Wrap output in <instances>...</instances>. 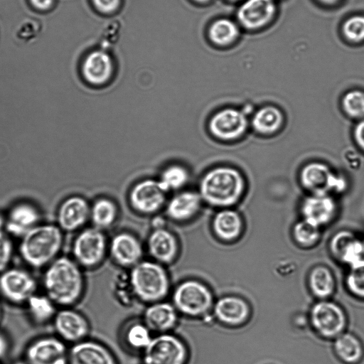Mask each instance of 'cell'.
<instances>
[{
    "instance_id": "cell-1",
    "label": "cell",
    "mask_w": 364,
    "mask_h": 364,
    "mask_svg": "<svg viewBox=\"0 0 364 364\" xmlns=\"http://www.w3.org/2000/svg\"><path fill=\"white\" fill-rule=\"evenodd\" d=\"M43 270V293L58 308L73 307L80 301L86 289L84 269L71 256L61 255Z\"/></svg>"
},
{
    "instance_id": "cell-2",
    "label": "cell",
    "mask_w": 364,
    "mask_h": 364,
    "mask_svg": "<svg viewBox=\"0 0 364 364\" xmlns=\"http://www.w3.org/2000/svg\"><path fill=\"white\" fill-rule=\"evenodd\" d=\"M64 242V232L58 225L40 223L20 238L18 252L28 267L43 269L61 255Z\"/></svg>"
},
{
    "instance_id": "cell-3",
    "label": "cell",
    "mask_w": 364,
    "mask_h": 364,
    "mask_svg": "<svg viewBox=\"0 0 364 364\" xmlns=\"http://www.w3.org/2000/svg\"><path fill=\"white\" fill-rule=\"evenodd\" d=\"M128 272L136 300L146 305L165 300L171 291L170 275L165 265L143 259Z\"/></svg>"
},
{
    "instance_id": "cell-4",
    "label": "cell",
    "mask_w": 364,
    "mask_h": 364,
    "mask_svg": "<svg viewBox=\"0 0 364 364\" xmlns=\"http://www.w3.org/2000/svg\"><path fill=\"white\" fill-rule=\"evenodd\" d=\"M200 188L201 196L210 205L229 206L241 197L244 181L237 170L230 167H218L204 176Z\"/></svg>"
},
{
    "instance_id": "cell-5",
    "label": "cell",
    "mask_w": 364,
    "mask_h": 364,
    "mask_svg": "<svg viewBox=\"0 0 364 364\" xmlns=\"http://www.w3.org/2000/svg\"><path fill=\"white\" fill-rule=\"evenodd\" d=\"M171 302L181 316L201 318L212 312L215 303L213 293L200 279H185L171 289Z\"/></svg>"
},
{
    "instance_id": "cell-6",
    "label": "cell",
    "mask_w": 364,
    "mask_h": 364,
    "mask_svg": "<svg viewBox=\"0 0 364 364\" xmlns=\"http://www.w3.org/2000/svg\"><path fill=\"white\" fill-rule=\"evenodd\" d=\"M108 245L103 230L93 226L83 228L73 240L70 256L83 269H94L108 255Z\"/></svg>"
},
{
    "instance_id": "cell-7",
    "label": "cell",
    "mask_w": 364,
    "mask_h": 364,
    "mask_svg": "<svg viewBox=\"0 0 364 364\" xmlns=\"http://www.w3.org/2000/svg\"><path fill=\"white\" fill-rule=\"evenodd\" d=\"M190 355L187 343L176 334H155L141 353L142 364H188Z\"/></svg>"
},
{
    "instance_id": "cell-8",
    "label": "cell",
    "mask_w": 364,
    "mask_h": 364,
    "mask_svg": "<svg viewBox=\"0 0 364 364\" xmlns=\"http://www.w3.org/2000/svg\"><path fill=\"white\" fill-rule=\"evenodd\" d=\"M38 288L36 278L23 267L11 266L0 274V296L12 305L24 306Z\"/></svg>"
},
{
    "instance_id": "cell-9",
    "label": "cell",
    "mask_w": 364,
    "mask_h": 364,
    "mask_svg": "<svg viewBox=\"0 0 364 364\" xmlns=\"http://www.w3.org/2000/svg\"><path fill=\"white\" fill-rule=\"evenodd\" d=\"M68 344L55 335H45L32 340L26 347L27 364H69Z\"/></svg>"
},
{
    "instance_id": "cell-10",
    "label": "cell",
    "mask_w": 364,
    "mask_h": 364,
    "mask_svg": "<svg viewBox=\"0 0 364 364\" xmlns=\"http://www.w3.org/2000/svg\"><path fill=\"white\" fill-rule=\"evenodd\" d=\"M51 323L55 335L70 346L87 338L90 332L89 320L73 306L58 308Z\"/></svg>"
},
{
    "instance_id": "cell-11",
    "label": "cell",
    "mask_w": 364,
    "mask_h": 364,
    "mask_svg": "<svg viewBox=\"0 0 364 364\" xmlns=\"http://www.w3.org/2000/svg\"><path fill=\"white\" fill-rule=\"evenodd\" d=\"M145 247L139 237L129 232L114 234L108 245V255L123 269H129L144 258Z\"/></svg>"
},
{
    "instance_id": "cell-12",
    "label": "cell",
    "mask_w": 364,
    "mask_h": 364,
    "mask_svg": "<svg viewBox=\"0 0 364 364\" xmlns=\"http://www.w3.org/2000/svg\"><path fill=\"white\" fill-rule=\"evenodd\" d=\"M145 250L149 259L163 265H169L178 259L181 245L178 237L168 229L156 227L148 235Z\"/></svg>"
},
{
    "instance_id": "cell-13",
    "label": "cell",
    "mask_w": 364,
    "mask_h": 364,
    "mask_svg": "<svg viewBox=\"0 0 364 364\" xmlns=\"http://www.w3.org/2000/svg\"><path fill=\"white\" fill-rule=\"evenodd\" d=\"M313 327L321 336L331 338L342 333L346 318L342 309L336 304L321 301L313 306L310 312Z\"/></svg>"
},
{
    "instance_id": "cell-14",
    "label": "cell",
    "mask_w": 364,
    "mask_h": 364,
    "mask_svg": "<svg viewBox=\"0 0 364 364\" xmlns=\"http://www.w3.org/2000/svg\"><path fill=\"white\" fill-rule=\"evenodd\" d=\"M301 181L313 193L340 192L346 187V181L343 176L335 174L328 166L318 162L309 164L303 168Z\"/></svg>"
},
{
    "instance_id": "cell-15",
    "label": "cell",
    "mask_w": 364,
    "mask_h": 364,
    "mask_svg": "<svg viewBox=\"0 0 364 364\" xmlns=\"http://www.w3.org/2000/svg\"><path fill=\"white\" fill-rule=\"evenodd\" d=\"M114 70L113 56L102 48H95L89 51L80 65L83 79L94 86H100L108 82L113 76Z\"/></svg>"
},
{
    "instance_id": "cell-16",
    "label": "cell",
    "mask_w": 364,
    "mask_h": 364,
    "mask_svg": "<svg viewBox=\"0 0 364 364\" xmlns=\"http://www.w3.org/2000/svg\"><path fill=\"white\" fill-rule=\"evenodd\" d=\"M69 364H119L112 351L103 343L86 338L71 345L68 350Z\"/></svg>"
},
{
    "instance_id": "cell-17",
    "label": "cell",
    "mask_w": 364,
    "mask_h": 364,
    "mask_svg": "<svg viewBox=\"0 0 364 364\" xmlns=\"http://www.w3.org/2000/svg\"><path fill=\"white\" fill-rule=\"evenodd\" d=\"M179 316L171 301L162 300L147 304L141 317L154 334H159L172 332Z\"/></svg>"
},
{
    "instance_id": "cell-18",
    "label": "cell",
    "mask_w": 364,
    "mask_h": 364,
    "mask_svg": "<svg viewBox=\"0 0 364 364\" xmlns=\"http://www.w3.org/2000/svg\"><path fill=\"white\" fill-rule=\"evenodd\" d=\"M165 192L159 181H142L136 184L131 191L129 198L132 206L141 213H154L163 205Z\"/></svg>"
},
{
    "instance_id": "cell-19",
    "label": "cell",
    "mask_w": 364,
    "mask_h": 364,
    "mask_svg": "<svg viewBox=\"0 0 364 364\" xmlns=\"http://www.w3.org/2000/svg\"><path fill=\"white\" fill-rule=\"evenodd\" d=\"M245 115L235 109L227 108L215 114L209 122V129L215 137L230 140L240 137L247 129Z\"/></svg>"
},
{
    "instance_id": "cell-20",
    "label": "cell",
    "mask_w": 364,
    "mask_h": 364,
    "mask_svg": "<svg viewBox=\"0 0 364 364\" xmlns=\"http://www.w3.org/2000/svg\"><path fill=\"white\" fill-rule=\"evenodd\" d=\"M90 216L87 201L79 197L73 196L63 202L58 215V226L64 232H73L82 230Z\"/></svg>"
},
{
    "instance_id": "cell-21",
    "label": "cell",
    "mask_w": 364,
    "mask_h": 364,
    "mask_svg": "<svg viewBox=\"0 0 364 364\" xmlns=\"http://www.w3.org/2000/svg\"><path fill=\"white\" fill-rule=\"evenodd\" d=\"M40 214L28 203H19L11 208L5 221L6 233L11 237L21 238L40 224Z\"/></svg>"
},
{
    "instance_id": "cell-22",
    "label": "cell",
    "mask_w": 364,
    "mask_h": 364,
    "mask_svg": "<svg viewBox=\"0 0 364 364\" xmlns=\"http://www.w3.org/2000/svg\"><path fill=\"white\" fill-rule=\"evenodd\" d=\"M335 211L334 200L326 193H313L305 198L301 205L304 220L318 228L328 223Z\"/></svg>"
},
{
    "instance_id": "cell-23",
    "label": "cell",
    "mask_w": 364,
    "mask_h": 364,
    "mask_svg": "<svg viewBox=\"0 0 364 364\" xmlns=\"http://www.w3.org/2000/svg\"><path fill=\"white\" fill-rule=\"evenodd\" d=\"M119 333L123 347L129 351L141 354L154 336L141 317L132 318L125 321Z\"/></svg>"
},
{
    "instance_id": "cell-24",
    "label": "cell",
    "mask_w": 364,
    "mask_h": 364,
    "mask_svg": "<svg viewBox=\"0 0 364 364\" xmlns=\"http://www.w3.org/2000/svg\"><path fill=\"white\" fill-rule=\"evenodd\" d=\"M212 313L219 322L236 326L247 318L250 309L242 299L235 296H225L215 301Z\"/></svg>"
},
{
    "instance_id": "cell-25",
    "label": "cell",
    "mask_w": 364,
    "mask_h": 364,
    "mask_svg": "<svg viewBox=\"0 0 364 364\" xmlns=\"http://www.w3.org/2000/svg\"><path fill=\"white\" fill-rule=\"evenodd\" d=\"M275 11L274 0H247L237 11V18L245 27L257 28L266 24Z\"/></svg>"
},
{
    "instance_id": "cell-26",
    "label": "cell",
    "mask_w": 364,
    "mask_h": 364,
    "mask_svg": "<svg viewBox=\"0 0 364 364\" xmlns=\"http://www.w3.org/2000/svg\"><path fill=\"white\" fill-rule=\"evenodd\" d=\"M333 254L350 266L364 259V242L347 231L337 233L331 241Z\"/></svg>"
},
{
    "instance_id": "cell-27",
    "label": "cell",
    "mask_w": 364,
    "mask_h": 364,
    "mask_svg": "<svg viewBox=\"0 0 364 364\" xmlns=\"http://www.w3.org/2000/svg\"><path fill=\"white\" fill-rule=\"evenodd\" d=\"M200 206L199 194L186 191L175 196L168 203L166 213L175 221L183 222L193 218Z\"/></svg>"
},
{
    "instance_id": "cell-28",
    "label": "cell",
    "mask_w": 364,
    "mask_h": 364,
    "mask_svg": "<svg viewBox=\"0 0 364 364\" xmlns=\"http://www.w3.org/2000/svg\"><path fill=\"white\" fill-rule=\"evenodd\" d=\"M24 306L31 321L37 326L52 323L58 309L57 305L43 292L33 294Z\"/></svg>"
},
{
    "instance_id": "cell-29",
    "label": "cell",
    "mask_w": 364,
    "mask_h": 364,
    "mask_svg": "<svg viewBox=\"0 0 364 364\" xmlns=\"http://www.w3.org/2000/svg\"><path fill=\"white\" fill-rule=\"evenodd\" d=\"M214 234L220 240L230 242L237 238L242 230V220L235 211L224 210L218 212L212 223Z\"/></svg>"
},
{
    "instance_id": "cell-30",
    "label": "cell",
    "mask_w": 364,
    "mask_h": 364,
    "mask_svg": "<svg viewBox=\"0 0 364 364\" xmlns=\"http://www.w3.org/2000/svg\"><path fill=\"white\" fill-rule=\"evenodd\" d=\"M334 350L338 358L345 364H358L364 356L360 340L351 333H341L336 337Z\"/></svg>"
},
{
    "instance_id": "cell-31",
    "label": "cell",
    "mask_w": 364,
    "mask_h": 364,
    "mask_svg": "<svg viewBox=\"0 0 364 364\" xmlns=\"http://www.w3.org/2000/svg\"><path fill=\"white\" fill-rule=\"evenodd\" d=\"M238 35L236 24L226 18L213 21L208 28V40L215 46H226L232 43Z\"/></svg>"
},
{
    "instance_id": "cell-32",
    "label": "cell",
    "mask_w": 364,
    "mask_h": 364,
    "mask_svg": "<svg viewBox=\"0 0 364 364\" xmlns=\"http://www.w3.org/2000/svg\"><path fill=\"white\" fill-rule=\"evenodd\" d=\"M283 117L279 109L267 106L259 109L252 118L255 129L261 134H271L279 129Z\"/></svg>"
},
{
    "instance_id": "cell-33",
    "label": "cell",
    "mask_w": 364,
    "mask_h": 364,
    "mask_svg": "<svg viewBox=\"0 0 364 364\" xmlns=\"http://www.w3.org/2000/svg\"><path fill=\"white\" fill-rule=\"evenodd\" d=\"M117 211L114 203L107 199L97 200L90 211L93 227L105 230L115 222Z\"/></svg>"
},
{
    "instance_id": "cell-34",
    "label": "cell",
    "mask_w": 364,
    "mask_h": 364,
    "mask_svg": "<svg viewBox=\"0 0 364 364\" xmlns=\"http://www.w3.org/2000/svg\"><path fill=\"white\" fill-rule=\"evenodd\" d=\"M309 287L318 297L326 298L331 296L335 288V282L331 271L322 266L313 269L309 275Z\"/></svg>"
},
{
    "instance_id": "cell-35",
    "label": "cell",
    "mask_w": 364,
    "mask_h": 364,
    "mask_svg": "<svg viewBox=\"0 0 364 364\" xmlns=\"http://www.w3.org/2000/svg\"><path fill=\"white\" fill-rule=\"evenodd\" d=\"M188 179L187 171L181 166L173 165L163 171L159 182L162 188L167 191L180 188L186 184Z\"/></svg>"
},
{
    "instance_id": "cell-36",
    "label": "cell",
    "mask_w": 364,
    "mask_h": 364,
    "mask_svg": "<svg viewBox=\"0 0 364 364\" xmlns=\"http://www.w3.org/2000/svg\"><path fill=\"white\" fill-rule=\"evenodd\" d=\"M295 240L301 245L309 246L314 244L319 237V228L303 220L297 223L293 230Z\"/></svg>"
},
{
    "instance_id": "cell-37",
    "label": "cell",
    "mask_w": 364,
    "mask_h": 364,
    "mask_svg": "<svg viewBox=\"0 0 364 364\" xmlns=\"http://www.w3.org/2000/svg\"><path fill=\"white\" fill-rule=\"evenodd\" d=\"M346 284L352 294L364 299V259L350 266L346 277Z\"/></svg>"
},
{
    "instance_id": "cell-38",
    "label": "cell",
    "mask_w": 364,
    "mask_h": 364,
    "mask_svg": "<svg viewBox=\"0 0 364 364\" xmlns=\"http://www.w3.org/2000/svg\"><path fill=\"white\" fill-rule=\"evenodd\" d=\"M344 111L354 118L364 117V92L351 90L347 92L342 100Z\"/></svg>"
},
{
    "instance_id": "cell-39",
    "label": "cell",
    "mask_w": 364,
    "mask_h": 364,
    "mask_svg": "<svg viewBox=\"0 0 364 364\" xmlns=\"http://www.w3.org/2000/svg\"><path fill=\"white\" fill-rule=\"evenodd\" d=\"M15 253V247L11 237L0 231V274L11 267Z\"/></svg>"
},
{
    "instance_id": "cell-40",
    "label": "cell",
    "mask_w": 364,
    "mask_h": 364,
    "mask_svg": "<svg viewBox=\"0 0 364 364\" xmlns=\"http://www.w3.org/2000/svg\"><path fill=\"white\" fill-rule=\"evenodd\" d=\"M120 275L121 276H119L115 279L114 284V294L119 303L127 306V304H131L132 302L136 300V298H134L135 296L127 293V291L134 295L129 278V272L125 275Z\"/></svg>"
},
{
    "instance_id": "cell-41",
    "label": "cell",
    "mask_w": 364,
    "mask_h": 364,
    "mask_svg": "<svg viewBox=\"0 0 364 364\" xmlns=\"http://www.w3.org/2000/svg\"><path fill=\"white\" fill-rule=\"evenodd\" d=\"M345 36L350 41L359 42L364 40V16H355L348 18L343 25Z\"/></svg>"
},
{
    "instance_id": "cell-42",
    "label": "cell",
    "mask_w": 364,
    "mask_h": 364,
    "mask_svg": "<svg viewBox=\"0 0 364 364\" xmlns=\"http://www.w3.org/2000/svg\"><path fill=\"white\" fill-rule=\"evenodd\" d=\"M93 9L100 15L112 16L122 8L123 0H90Z\"/></svg>"
},
{
    "instance_id": "cell-43",
    "label": "cell",
    "mask_w": 364,
    "mask_h": 364,
    "mask_svg": "<svg viewBox=\"0 0 364 364\" xmlns=\"http://www.w3.org/2000/svg\"><path fill=\"white\" fill-rule=\"evenodd\" d=\"M57 0H28L30 6L40 13H46L53 9Z\"/></svg>"
},
{
    "instance_id": "cell-44",
    "label": "cell",
    "mask_w": 364,
    "mask_h": 364,
    "mask_svg": "<svg viewBox=\"0 0 364 364\" xmlns=\"http://www.w3.org/2000/svg\"><path fill=\"white\" fill-rule=\"evenodd\" d=\"M354 137L358 145L364 150V118L355 126Z\"/></svg>"
},
{
    "instance_id": "cell-45",
    "label": "cell",
    "mask_w": 364,
    "mask_h": 364,
    "mask_svg": "<svg viewBox=\"0 0 364 364\" xmlns=\"http://www.w3.org/2000/svg\"><path fill=\"white\" fill-rule=\"evenodd\" d=\"M10 350V341L6 334L0 331V360L4 358Z\"/></svg>"
},
{
    "instance_id": "cell-46",
    "label": "cell",
    "mask_w": 364,
    "mask_h": 364,
    "mask_svg": "<svg viewBox=\"0 0 364 364\" xmlns=\"http://www.w3.org/2000/svg\"><path fill=\"white\" fill-rule=\"evenodd\" d=\"M194 4L201 6V5H205L210 2L212 0H191Z\"/></svg>"
},
{
    "instance_id": "cell-47",
    "label": "cell",
    "mask_w": 364,
    "mask_h": 364,
    "mask_svg": "<svg viewBox=\"0 0 364 364\" xmlns=\"http://www.w3.org/2000/svg\"><path fill=\"white\" fill-rule=\"evenodd\" d=\"M4 228H5V221L0 217V231H4Z\"/></svg>"
},
{
    "instance_id": "cell-48",
    "label": "cell",
    "mask_w": 364,
    "mask_h": 364,
    "mask_svg": "<svg viewBox=\"0 0 364 364\" xmlns=\"http://www.w3.org/2000/svg\"><path fill=\"white\" fill-rule=\"evenodd\" d=\"M2 318H3V306H2L1 301L0 300V323L1 322Z\"/></svg>"
},
{
    "instance_id": "cell-49",
    "label": "cell",
    "mask_w": 364,
    "mask_h": 364,
    "mask_svg": "<svg viewBox=\"0 0 364 364\" xmlns=\"http://www.w3.org/2000/svg\"><path fill=\"white\" fill-rule=\"evenodd\" d=\"M323 2L327 3V4H331L337 1L338 0H321Z\"/></svg>"
},
{
    "instance_id": "cell-50",
    "label": "cell",
    "mask_w": 364,
    "mask_h": 364,
    "mask_svg": "<svg viewBox=\"0 0 364 364\" xmlns=\"http://www.w3.org/2000/svg\"><path fill=\"white\" fill-rule=\"evenodd\" d=\"M14 364H27L25 361H18V362H16V363H14Z\"/></svg>"
},
{
    "instance_id": "cell-51",
    "label": "cell",
    "mask_w": 364,
    "mask_h": 364,
    "mask_svg": "<svg viewBox=\"0 0 364 364\" xmlns=\"http://www.w3.org/2000/svg\"><path fill=\"white\" fill-rule=\"evenodd\" d=\"M230 1H234V0H230Z\"/></svg>"
}]
</instances>
